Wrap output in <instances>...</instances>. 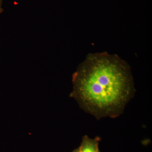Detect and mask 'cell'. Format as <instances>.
Instances as JSON below:
<instances>
[{
	"label": "cell",
	"mask_w": 152,
	"mask_h": 152,
	"mask_svg": "<svg viewBox=\"0 0 152 152\" xmlns=\"http://www.w3.org/2000/svg\"><path fill=\"white\" fill-rule=\"evenodd\" d=\"M73 83L71 97L98 120L118 117L134 94L129 67L106 53L87 57L73 75Z\"/></svg>",
	"instance_id": "obj_1"
},
{
	"label": "cell",
	"mask_w": 152,
	"mask_h": 152,
	"mask_svg": "<svg viewBox=\"0 0 152 152\" xmlns=\"http://www.w3.org/2000/svg\"><path fill=\"white\" fill-rule=\"evenodd\" d=\"M100 140V138L99 137L91 139L88 136H84L80 146L79 147L80 152H99V145Z\"/></svg>",
	"instance_id": "obj_2"
},
{
	"label": "cell",
	"mask_w": 152,
	"mask_h": 152,
	"mask_svg": "<svg viewBox=\"0 0 152 152\" xmlns=\"http://www.w3.org/2000/svg\"><path fill=\"white\" fill-rule=\"evenodd\" d=\"M72 152H80V149H79V148H78L74 150Z\"/></svg>",
	"instance_id": "obj_3"
},
{
	"label": "cell",
	"mask_w": 152,
	"mask_h": 152,
	"mask_svg": "<svg viewBox=\"0 0 152 152\" xmlns=\"http://www.w3.org/2000/svg\"><path fill=\"white\" fill-rule=\"evenodd\" d=\"M99 152H100V151H99Z\"/></svg>",
	"instance_id": "obj_4"
}]
</instances>
